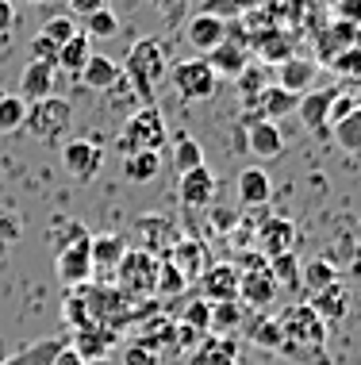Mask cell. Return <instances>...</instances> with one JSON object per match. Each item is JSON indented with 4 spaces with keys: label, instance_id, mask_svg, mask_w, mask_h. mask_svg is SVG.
<instances>
[{
    "label": "cell",
    "instance_id": "obj_20",
    "mask_svg": "<svg viewBox=\"0 0 361 365\" xmlns=\"http://www.w3.org/2000/svg\"><path fill=\"white\" fill-rule=\"evenodd\" d=\"M120 62H112V58H104V54H89V62H85V70L77 73V81H81L85 88H93V93H108V88L120 81Z\"/></svg>",
    "mask_w": 361,
    "mask_h": 365
},
{
    "label": "cell",
    "instance_id": "obj_42",
    "mask_svg": "<svg viewBox=\"0 0 361 365\" xmlns=\"http://www.w3.org/2000/svg\"><path fill=\"white\" fill-rule=\"evenodd\" d=\"M31 62H46V66H54L58 70V43L54 38H46V35H35L31 38Z\"/></svg>",
    "mask_w": 361,
    "mask_h": 365
},
{
    "label": "cell",
    "instance_id": "obj_3",
    "mask_svg": "<svg viewBox=\"0 0 361 365\" xmlns=\"http://www.w3.org/2000/svg\"><path fill=\"white\" fill-rule=\"evenodd\" d=\"M165 139H169V131H165L162 112H158L154 104H142V108H135V112L127 115L123 135H120V150H123V154H135V150H154V154H162Z\"/></svg>",
    "mask_w": 361,
    "mask_h": 365
},
{
    "label": "cell",
    "instance_id": "obj_40",
    "mask_svg": "<svg viewBox=\"0 0 361 365\" xmlns=\"http://www.w3.org/2000/svg\"><path fill=\"white\" fill-rule=\"evenodd\" d=\"M292 46H288V38L285 35H261L258 38V54H261V62H285V58H292L288 54Z\"/></svg>",
    "mask_w": 361,
    "mask_h": 365
},
{
    "label": "cell",
    "instance_id": "obj_26",
    "mask_svg": "<svg viewBox=\"0 0 361 365\" xmlns=\"http://www.w3.org/2000/svg\"><path fill=\"white\" fill-rule=\"evenodd\" d=\"M158 173H162V154H154V150L123 154V177L131 185H150Z\"/></svg>",
    "mask_w": 361,
    "mask_h": 365
},
{
    "label": "cell",
    "instance_id": "obj_30",
    "mask_svg": "<svg viewBox=\"0 0 361 365\" xmlns=\"http://www.w3.org/2000/svg\"><path fill=\"white\" fill-rule=\"evenodd\" d=\"M335 281H338V269H335V265H330L327 258H315V262L300 265V284L308 289V296L323 292L327 284H335Z\"/></svg>",
    "mask_w": 361,
    "mask_h": 365
},
{
    "label": "cell",
    "instance_id": "obj_46",
    "mask_svg": "<svg viewBox=\"0 0 361 365\" xmlns=\"http://www.w3.org/2000/svg\"><path fill=\"white\" fill-rule=\"evenodd\" d=\"M51 365H89V361H85L73 346H58V354L51 358Z\"/></svg>",
    "mask_w": 361,
    "mask_h": 365
},
{
    "label": "cell",
    "instance_id": "obj_47",
    "mask_svg": "<svg viewBox=\"0 0 361 365\" xmlns=\"http://www.w3.org/2000/svg\"><path fill=\"white\" fill-rule=\"evenodd\" d=\"M100 8H108V4H104V0H70V12L73 16H89V12H100Z\"/></svg>",
    "mask_w": 361,
    "mask_h": 365
},
{
    "label": "cell",
    "instance_id": "obj_44",
    "mask_svg": "<svg viewBox=\"0 0 361 365\" xmlns=\"http://www.w3.org/2000/svg\"><path fill=\"white\" fill-rule=\"evenodd\" d=\"M354 108H357V101H354V96H346L342 88H338L335 101H330V112H327V127H335L338 120H346V115L354 112Z\"/></svg>",
    "mask_w": 361,
    "mask_h": 365
},
{
    "label": "cell",
    "instance_id": "obj_22",
    "mask_svg": "<svg viewBox=\"0 0 361 365\" xmlns=\"http://www.w3.org/2000/svg\"><path fill=\"white\" fill-rule=\"evenodd\" d=\"M169 262L177 265V269H181L189 281L200 277V273L211 265V262H208V250H204L200 239H177V242L169 246Z\"/></svg>",
    "mask_w": 361,
    "mask_h": 365
},
{
    "label": "cell",
    "instance_id": "obj_23",
    "mask_svg": "<svg viewBox=\"0 0 361 365\" xmlns=\"http://www.w3.org/2000/svg\"><path fill=\"white\" fill-rule=\"evenodd\" d=\"M189 365H239V346L231 334H211L204 339L197 350H192V361Z\"/></svg>",
    "mask_w": 361,
    "mask_h": 365
},
{
    "label": "cell",
    "instance_id": "obj_29",
    "mask_svg": "<svg viewBox=\"0 0 361 365\" xmlns=\"http://www.w3.org/2000/svg\"><path fill=\"white\" fill-rule=\"evenodd\" d=\"M266 269H269V277H273L277 289H288V292L300 289V258H296V250L277 254V258H266Z\"/></svg>",
    "mask_w": 361,
    "mask_h": 365
},
{
    "label": "cell",
    "instance_id": "obj_24",
    "mask_svg": "<svg viewBox=\"0 0 361 365\" xmlns=\"http://www.w3.org/2000/svg\"><path fill=\"white\" fill-rule=\"evenodd\" d=\"M112 342H115V331H104V327H96V323H85V327H77L73 350L81 354L85 361H100L104 354L112 350Z\"/></svg>",
    "mask_w": 361,
    "mask_h": 365
},
{
    "label": "cell",
    "instance_id": "obj_50",
    "mask_svg": "<svg viewBox=\"0 0 361 365\" xmlns=\"http://www.w3.org/2000/svg\"><path fill=\"white\" fill-rule=\"evenodd\" d=\"M23 4H43V0H23Z\"/></svg>",
    "mask_w": 361,
    "mask_h": 365
},
{
    "label": "cell",
    "instance_id": "obj_36",
    "mask_svg": "<svg viewBox=\"0 0 361 365\" xmlns=\"http://www.w3.org/2000/svg\"><path fill=\"white\" fill-rule=\"evenodd\" d=\"M242 323V304L239 300H223V304H211V331L219 334H231Z\"/></svg>",
    "mask_w": 361,
    "mask_h": 365
},
{
    "label": "cell",
    "instance_id": "obj_43",
    "mask_svg": "<svg viewBox=\"0 0 361 365\" xmlns=\"http://www.w3.org/2000/svg\"><path fill=\"white\" fill-rule=\"evenodd\" d=\"M146 4L158 12L165 24H181V16H184V8H189V0H146Z\"/></svg>",
    "mask_w": 361,
    "mask_h": 365
},
{
    "label": "cell",
    "instance_id": "obj_35",
    "mask_svg": "<svg viewBox=\"0 0 361 365\" xmlns=\"http://www.w3.org/2000/svg\"><path fill=\"white\" fill-rule=\"evenodd\" d=\"M85 35L89 38H115L120 35V16L112 12V8H100V12H89L85 16Z\"/></svg>",
    "mask_w": 361,
    "mask_h": 365
},
{
    "label": "cell",
    "instance_id": "obj_2",
    "mask_svg": "<svg viewBox=\"0 0 361 365\" xmlns=\"http://www.w3.org/2000/svg\"><path fill=\"white\" fill-rule=\"evenodd\" d=\"M23 127L35 135L38 143H46V146L66 143V139H70V131H73V104L66 101V96H43V101L27 104Z\"/></svg>",
    "mask_w": 361,
    "mask_h": 365
},
{
    "label": "cell",
    "instance_id": "obj_10",
    "mask_svg": "<svg viewBox=\"0 0 361 365\" xmlns=\"http://www.w3.org/2000/svg\"><path fill=\"white\" fill-rule=\"evenodd\" d=\"M181 181H177V196H181V204L184 208H208L211 200H216V173L208 170V165H197V170H189V173H177Z\"/></svg>",
    "mask_w": 361,
    "mask_h": 365
},
{
    "label": "cell",
    "instance_id": "obj_41",
    "mask_svg": "<svg viewBox=\"0 0 361 365\" xmlns=\"http://www.w3.org/2000/svg\"><path fill=\"white\" fill-rule=\"evenodd\" d=\"M120 361H123V365H162V354L150 350V346H142V342H135V346L123 350Z\"/></svg>",
    "mask_w": 361,
    "mask_h": 365
},
{
    "label": "cell",
    "instance_id": "obj_13",
    "mask_svg": "<svg viewBox=\"0 0 361 365\" xmlns=\"http://www.w3.org/2000/svg\"><path fill=\"white\" fill-rule=\"evenodd\" d=\"M335 93H338V88H308V93L296 101V115L304 120L308 131H315V135H327L330 131V127H327V112H330Z\"/></svg>",
    "mask_w": 361,
    "mask_h": 365
},
{
    "label": "cell",
    "instance_id": "obj_9",
    "mask_svg": "<svg viewBox=\"0 0 361 365\" xmlns=\"http://www.w3.org/2000/svg\"><path fill=\"white\" fill-rule=\"evenodd\" d=\"M239 265L235 262H211L200 273V289L208 304H223V300H239Z\"/></svg>",
    "mask_w": 361,
    "mask_h": 365
},
{
    "label": "cell",
    "instance_id": "obj_4",
    "mask_svg": "<svg viewBox=\"0 0 361 365\" xmlns=\"http://www.w3.org/2000/svg\"><path fill=\"white\" fill-rule=\"evenodd\" d=\"M158 254H150L146 246L139 250H127L120 265H115V284H120L123 296H150L154 284H158Z\"/></svg>",
    "mask_w": 361,
    "mask_h": 365
},
{
    "label": "cell",
    "instance_id": "obj_37",
    "mask_svg": "<svg viewBox=\"0 0 361 365\" xmlns=\"http://www.w3.org/2000/svg\"><path fill=\"white\" fill-rule=\"evenodd\" d=\"M184 284H189V277H184L177 265L165 258V262L158 265V284H154V292H162V296H177V292H184Z\"/></svg>",
    "mask_w": 361,
    "mask_h": 365
},
{
    "label": "cell",
    "instance_id": "obj_17",
    "mask_svg": "<svg viewBox=\"0 0 361 365\" xmlns=\"http://www.w3.org/2000/svg\"><path fill=\"white\" fill-rule=\"evenodd\" d=\"M239 200H242V208H266L269 204V196H273V181H269V173L261 170V165H250V170H242L239 173Z\"/></svg>",
    "mask_w": 361,
    "mask_h": 365
},
{
    "label": "cell",
    "instance_id": "obj_34",
    "mask_svg": "<svg viewBox=\"0 0 361 365\" xmlns=\"http://www.w3.org/2000/svg\"><path fill=\"white\" fill-rule=\"evenodd\" d=\"M197 165H204V146L192 139V135H181V139L173 143V170L189 173V170H197Z\"/></svg>",
    "mask_w": 361,
    "mask_h": 365
},
{
    "label": "cell",
    "instance_id": "obj_32",
    "mask_svg": "<svg viewBox=\"0 0 361 365\" xmlns=\"http://www.w3.org/2000/svg\"><path fill=\"white\" fill-rule=\"evenodd\" d=\"M330 131H335V143L342 146L346 154H361V104L346 115V120H338Z\"/></svg>",
    "mask_w": 361,
    "mask_h": 365
},
{
    "label": "cell",
    "instance_id": "obj_25",
    "mask_svg": "<svg viewBox=\"0 0 361 365\" xmlns=\"http://www.w3.org/2000/svg\"><path fill=\"white\" fill-rule=\"evenodd\" d=\"M296 101H300V96H296V93H288V88H281V85H266V88L258 93V101H253V104H258L261 120H273V123H277L281 115L296 112Z\"/></svg>",
    "mask_w": 361,
    "mask_h": 365
},
{
    "label": "cell",
    "instance_id": "obj_39",
    "mask_svg": "<svg viewBox=\"0 0 361 365\" xmlns=\"http://www.w3.org/2000/svg\"><path fill=\"white\" fill-rule=\"evenodd\" d=\"M181 323H184V327H192V331H200V334H208L211 331V304L208 300H189Z\"/></svg>",
    "mask_w": 361,
    "mask_h": 365
},
{
    "label": "cell",
    "instance_id": "obj_48",
    "mask_svg": "<svg viewBox=\"0 0 361 365\" xmlns=\"http://www.w3.org/2000/svg\"><path fill=\"white\" fill-rule=\"evenodd\" d=\"M16 24V4L12 0H0V35H8Z\"/></svg>",
    "mask_w": 361,
    "mask_h": 365
},
{
    "label": "cell",
    "instance_id": "obj_45",
    "mask_svg": "<svg viewBox=\"0 0 361 365\" xmlns=\"http://www.w3.org/2000/svg\"><path fill=\"white\" fill-rule=\"evenodd\" d=\"M19 239H23V223H19L16 215L0 212V242H4V246H16Z\"/></svg>",
    "mask_w": 361,
    "mask_h": 365
},
{
    "label": "cell",
    "instance_id": "obj_14",
    "mask_svg": "<svg viewBox=\"0 0 361 365\" xmlns=\"http://www.w3.org/2000/svg\"><path fill=\"white\" fill-rule=\"evenodd\" d=\"M277 284H273L269 269H242L239 273V304H250V308H269L277 300Z\"/></svg>",
    "mask_w": 361,
    "mask_h": 365
},
{
    "label": "cell",
    "instance_id": "obj_15",
    "mask_svg": "<svg viewBox=\"0 0 361 365\" xmlns=\"http://www.w3.org/2000/svg\"><path fill=\"white\" fill-rule=\"evenodd\" d=\"M54 81H58V70L46 62H27L23 73H19V96L27 104L43 101V96H54Z\"/></svg>",
    "mask_w": 361,
    "mask_h": 365
},
{
    "label": "cell",
    "instance_id": "obj_12",
    "mask_svg": "<svg viewBox=\"0 0 361 365\" xmlns=\"http://www.w3.org/2000/svg\"><path fill=\"white\" fill-rule=\"evenodd\" d=\"M258 246H261V258H277V254L296 250V223L285 220V215H269V220H261Z\"/></svg>",
    "mask_w": 361,
    "mask_h": 365
},
{
    "label": "cell",
    "instance_id": "obj_5",
    "mask_svg": "<svg viewBox=\"0 0 361 365\" xmlns=\"http://www.w3.org/2000/svg\"><path fill=\"white\" fill-rule=\"evenodd\" d=\"M169 85L181 101H211L219 93V73L204 58H184L169 70Z\"/></svg>",
    "mask_w": 361,
    "mask_h": 365
},
{
    "label": "cell",
    "instance_id": "obj_38",
    "mask_svg": "<svg viewBox=\"0 0 361 365\" xmlns=\"http://www.w3.org/2000/svg\"><path fill=\"white\" fill-rule=\"evenodd\" d=\"M77 31H81V27L73 24V16H51V19H46L43 27H38V35L54 38L58 46H62V43H70V38H73Z\"/></svg>",
    "mask_w": 361,
    "mask_h": 365
},
{
    "label": "cell",
    "instance_id": "obj_11",
    "mask_svg": "<svg viewBox=\"0 0 361 365\" xmlns=\"http://www.w3.org/2000/svg\"><path fill=\"white\" fill-rule=\"evenodd\" d=\"M184 38H189L192 51L208 54V51H216L223 38H227V19L216 16V12H197L189 24H184Z\"/></svg>",
    "mask_w": 361,
    "mask_h": 365
},
{
    "label": "cell",
    "instance_id": "obj_1",
    "mask_svg": "<svg viewBox=\"0 0 361 365\" xmlns=\"http://www.w3.org/2000/svg\"><path fill=\"white\" fill-rule=\"evenodd\" d=\"M165 73H169V66H165V46L158 38H139V43L131 46V54H127V62H123V77H127V85L135 88L139 104H154V93H158V85L165 81Z\"/></svg>",
    "mask_w": 361,
    "mask_h": 365
},
{
    "label": "cell",
    "instance_id": "obj_18",
    "mask_svg": "<svg viewBox=\"0 0 361 365\" xmlns=\"http://www.w3.org/2000/svg\"><path fill=\"white\" fill-rule=\"evenodd\" d=\"M204 62H208L219 77H239L250 66V54H246V46H242V43H235V38H223L216 51L204 54Z\"/></svg>",
    "mask_w": 361,
    "mask_h": 365
},
{
    "label": "cell",
    "instance_id": "obj_27",
    "mask_svg": "<svg viewBox=\"0 0 361 365\" xmlns=\"http://www.w3.org/2000/svg\"><path fill=\"white\" fill-rule=\"evenodd\" d=\"M89 254H93V269L108 273V269H115V265H120V258L127 254V246H123L120 235H93Z\"/></svg>",
    "mask_w": 361,
    "mask_h": 365
},
{
    "label": "cell",
    "instance_id": "obj_7",
    "mask_svg": "<svg viewBox=\"0 0 361 365\" xmlns=\"http://www.w3.org/2000/svg\"><path fill=\"white\" fill-rule=\"evenodd\" d=\"M62 165L70 170V177L89 185L104 170V146L96 139H66L62 143Z\"/></svg>",
    "mask_w": 361,
    "mask_h": 365
},
{
    "label": "cell",
    "instance_id": "obj_33",
    "mask_svg": "<svg viewBox=\"0 0 361 365\" xmlns=\"http://www.w3.org/2000/svg\"><path fill=\"white\" fill-rule=\"evenodd\" d=\"M27 120V101L19 93H8V96H0V135H12L19 131Z\"/></svg>",
    "mask_w": 361,
    "mask_h": 365
},
{
    "label": "cell",
    "instance_id": "obj_19",
    "mask_svg": "<svg viewBox=\"0 0 361 365\" xmlns=\"http://www.w3.org/2000/svg\"><path fill=\"white\" fill-rule=\"evenodd\" d=\"M315 73H319V66L315 62H308V58H285L281 62V70H277V85L281 88H288V93H296V96H304L311 85H315Z\"/></svg>",
    "mask_w": 361,
    "mask_h": 365
},
{
    "label": "cell",
    "instance_id": "obj_31",
    "mask_svg": "<svg viewBox=\"0 0 361 365\" xmlns=\"http://www.w3.org/2000/svg\"><path fill=\"white\" fill-rule=\"evenodd\" d=\"M250 342L258 350L281 354V346H285V334H281V327H277V319H273V315H258V319L250 323Z\"/></svg>",
    "mask_w": 361,
    "mask_h": 365
},
{
    "label": "cell",
    "instance_id": "obj_21",
    "mask_svg": "<svg viewBox=\"0 0 361 365\" xmlns=\"http://www.w3.org/2000/svg\"><path fill=\"white\" fill-rule=\"evenodd\" d=\"M311 312H315L319 315V319H323L327 323V327H330V323H338V319H346V312H350V292H346V284H327V289L323 292H315V296H311Z\"/></svg>",
    "mask_w": 361,
    "mask_h": 365
},
{
    "label": "cell",
    "instance_id": "obj_28",
    "mask_svg": "<svg viewBox=\"0 0 361 365\" xmlns=\"http://www.w3.org/2000/svg\"><path fill=\"white\" fill-rule=\"evenodd\" d=\"M89 54H93V38L85 35V31H77L70 43H62L58 46V70H66V73H81L85 70V62H89Z\"/></svg>",
    "mask_w": 361,
    "mask_h": 365
},
{
    "label": "cell",
    "instance_id": "obj_49",
    "mask_svg": "<svg viewBox=\"0 0 361 365\" xmlns=\"http://www.w3.org/2000/svg\"><path fill=\"white\" fill-rule=\"evenodd\" d=\"M335 66H338L342 73H346V70H350V73H361V51H350L346 58H338Z\"/></svg>",
    "mask_w": 361,
    "mask_h": 365
},
{
    "label": "cell",
    "instance_id": "obj_8",
    "mask_svg": "<svg viewBox=\"0 0 361 365\" xmlns=\"http://www.w3.org/2000/svg\"><path fill=\"white\" fill-rule=\"evenodd\" d=\"M89 242L93 239H81L73 246H62V250L54 254V273L62 284H70V289H81V284H89L93 277V254H89Z\"/></svg>",
    "mask_w": 361,
    "mask_h": 365
},
{
    "label": "cell",
    "instance_id": "obj_6",
    "mask_svg": "<svg viewBox=\"0 0 361 365\" xmlns=\"http://www.w3.org/2000/svg\"><path fill=\"white\" fill-rule=\"evenodd\" d=\"M273 319H277L285 342H292V346H327V323L311 312V304H288Z\"/></svg>",
    "mask_w": 361,
    "mask_h": 365
},
{
    "label": "cell",
    "instance_id": "obj_16",
    "mask_svg": "<svg viewBox=\"0 0 361 365\" xmlns=\"http://www.w3.org/2000/svg\"><path fill=\"white\" fill-rule=\"evenodd\" d=\"M246 150H253V158H281L285 154V135L273 120H250Z\"/></svg>",
    "mask_w": 361,
    "mask_h": 365
}]
</instances>
